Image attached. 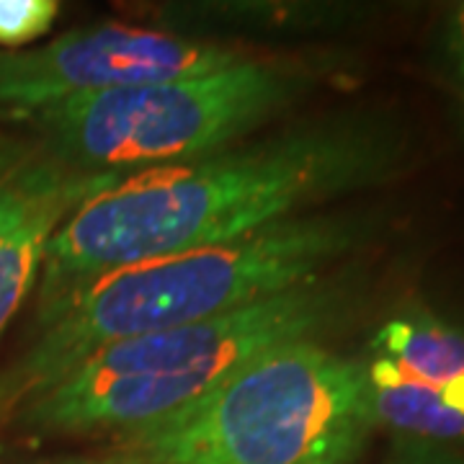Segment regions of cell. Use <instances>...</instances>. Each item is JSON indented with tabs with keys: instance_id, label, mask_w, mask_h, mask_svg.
I'll return each mask as SVG.
<instances>
[{
	"instance_id": "cell-1",
	"label": "cell",
	"mask_w": 464,
	"mask_h": 464,
	"mask_svg": "<svg viewBox=\"0 0 464 464\" xmlns=\"http://www.w3.org/2000/svg\"><path fill=\"white\" fill-rule=\"evenodd\" d=\"M405 158L398 121L353 111L132 173L81 201L54 230L36 284V320L111 271L227 243L382 186Z\"/></svg>"
},
{
	"instance_id": "cell-2",
	"label": "cell",
	"mask_w": 464,
	"mask_h": 464,
	"mask_svg": "<svg viewBox=\"0 0 464 464\" xmlns=\"http://www.w3.org/2000/svg\"><path fill=\"white\" fill-rule=\"evenodd\" d=\"M374 235L356 212H307L207 248L127 266L39 317V338L5 377L24 405L101 348L181 328L331 274Z\"/></svg>"
},
{
	"instance_id": "cell-3",
	"label": "cell",
	"mask_w": 464,
	"mask_h": 464,
	"mask_svg": "<svg viewBox=\"0 0 464 464\" xmlns=\"http://www.w3.org/2000/svg\"><path fill=\"white\" fill-rule=\"evenodd\" d=\"M359 302V279L331 271L209 320L119 341L24 402L21 418L34 431L65 436L116 439L142 431L204 398L266 351L323 341L353 317Z\"/></svg>"
},
{
	"instance_id": "cell-4",
	"label": "cell",
	"mask_w": 464,
	"mask_h": 464,
	"mask_svg": "<svg viewBox=\"0 0 464 464\" xmlns=\"http://www.w3.org/2000/svg\"><path fill=\"white\" fill-rule=\"evenodd\" d=\"M374 431L359 359L297 341L160 423L116 436L109 454L132 464H353Z\"/></svg>"
},
{
	"instance_id": "cell-5",
	"label": "cell",
	"mask_w": 464,
	"mask_h": 464,
	"mask_svg": "<svg viewBox=\"0 0 464 464\" xmlns=\"http://www.w3.org/2000/svg\"><path fill=\"white\" fill-rule=\"evenodd\" d=\"M335 70L315 57L248 54L199 75L67 101L32 127L72 173L132 176L243 142Z\"/></svg>"
},
{
	"instance_id": "cell-6",
	"label": "cell",
	"mask_w": 464,
	"mask_h": 464,
	"mask_svg": "<svg viewBox=\"0 0 464 464\" xmlns=\"http://www.w3.org/2000/svg\"><path fill=\"white\" fill-rule=\"evenodd\" d=\"M250 52L191 34L96 24L32 50H0V119L29 121L67 101L232 65Z\"/></svg>"
},
{
	"instance_id": "cell-7",
	"label": "cell",
	"mask_w": 464,
	"mask_h": 464,
	"mask_svg": "<svg viewBox=\"0 0 464 464\" xmlns=\"http://www.w3.org/2000/svg\"><path fill=\"white\" fill-rule=\"evenodd\" d=\"M356 359L377 429L398 441L464 444V328L405 310L384 320Z\"/></svg>"
},
{
	"instance_id": "cell-8",
	"label": "cell",
	"mask_w": 464,
	"mask_h": 464,
	"mask_svg": "<svg viewBox=\"0 0 464 464\" xmlns=\"http://www.w3.org/2000/svg\"><path fill=\"white\" fill-rule=\"evenodd\" d=\"M127 176H83L70 173L47 188L0 232V335L16 317L21 304L39 284L44 253L54 230L81 201L96 197Z\"/></svg>"
},
{
	"instance_id": "cell-9",
	"label": "cell",
	"mask_w": 464,
	"mask_h": 464,
	"mask_svg": "<svg viewBox=\"0 0 464 464\" xmlns=\"http://www.w3.org/2000/svg\"><path fill=\"white\" fill-rule=\"evenodd\" d=\"M72 170L60 166L42 142L0 134V232Z\"/></svg>"
},
{
	"instance_id": "cell-10",
	"label": "cell",
	"mask_w": 464,
	"mask_h": 464,
	"mask_svg": "<svg viewBox=\"0 0 464 464\" xmlns=\"http://www.w3.org/2000/svg\"><path fill=\"white\" fill-rule=\"evenodd\" d=\"M57 16V0H0V50H24L47 36Z\"/></svg>"
},
{
	"instance_id": "cell-11",
	"label": "cell",
	"mask_w": 464,
	"mask_h": 464,
	"mask_svg": "<svg viewBox=\"0 0 464 464\" xmlns=\"http://www.w3.org/2000/svg\"><path fill=\"white\" fill-rule=\"evenodd\" d=\"M441 60L449 83L464 101V3H457L441 24Z\"/></svg>"
},
{
	"instance_id": "cell-12",
	"label": "cell",
	"mask_w": 464,
	"mask_h": 464,
	"mask_svg": "<svg viewBox=\"0 0 464 464\" xmlns=\"http://www.w3.org/2000/svg\"><path fill=\"white\" fill-rule=\"evenodd\" d=\"M382 464H464V457L447 447L395 439V447Z\"/></svg>"
},
{
	"instance_id": "cell-13",
	"label": "cell",
	"mask_w": 464,
	"mask_h": 464,
	"mask_svg": "<svg viewBox=\"0 0 464 464\" xmlns=\"http://www.w3.org/2000/svg\"><path fill=\"white\" fill-rule=\"evenodd\" d=\"M44 464H132V462H124V459H119V457H111V454H106V457H101V459H88V457H78V459H57V462H44Z\"/></svg>"
},
{
	"instance_id": "cell-14",
	"label": "cell",
	"mask_w": 464,
	"mask_h": 464,
	"mask_svg": "<svg viewBox=\"0 0 464 464\" xmlns=\"http://www.w3.org/2000/svg\"><path fill=\"white\" fill-rule=\"evenodd\" d=\"M14 408V398H11V392H8V387L3 384V380H0V415L8 413Z\"/></svg>"
}]
</instances>
